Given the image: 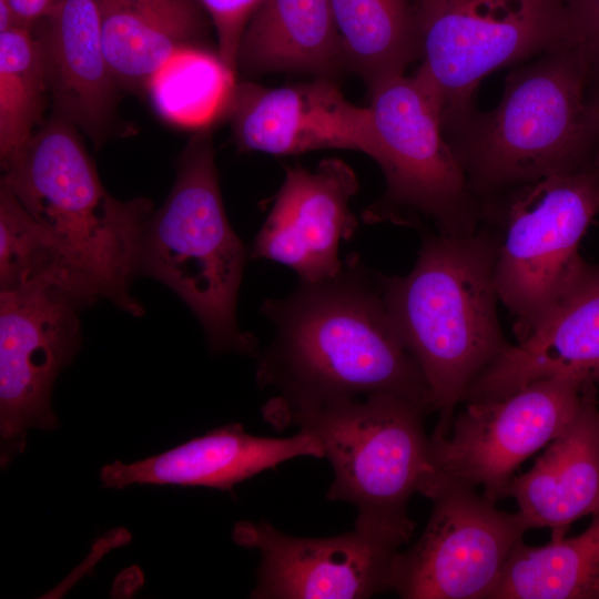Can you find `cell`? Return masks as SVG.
Instances as JSON below:
<instances>
[{
	"instance_id": "cell-28",
	"label": "cell",
	"mask_w": 599,
	"mask_h": 599,
	"mask_svg": "<svg viewBox=\"0 0 599 599\" xmlns=\"http://www.w3.org/2000/svg\"><path fill=\"white\" fill-rule=\"evenodd\" d=\"M579 44L599 75V0H565Z\"/></svg>"
},
{
	"instance_id": "cell-29",
	"label": "cell",
	"mask_w": 599,
	"mask_h": 599,
	"mask_svg": "<svg viewBox=\"0 0 599 599\" xmlns=\"http://www.w3.org/2000/svg\"><path fill=\"white\" fill-rule=\"evenodd\" d=\"M18 28L33 27L50 13L57 0H6Z\"/></svg>"
},
{
	"instance_id": "cell-16",
	"label": "cell",
	"mask_w": 599,
	"mask_h": 599,
	"mask_svg": "<svg viewBox=\"0 0 599 599\" xmlns=\"http://www.w3.org/2000/svg\"><path fill=\"white\" fill-rule=\"evenodd\" d=\"M558 375L599 384V265L582 263L535 329L474 380L463 403L496 400Z\"/></svg>"
},
{
	"instance_id": "cell-19",
	"label": "cell",
	"mask_w": 599,
	"mask_h": 599,
	"mask_svg": "<svg viewBox=\"0 0 599 599\" xmlns=\"http://www.w3.org/2000/svg\"><path fill=\"white\" fill-rule=\"evenodd\" d=\"M511 497L527 529L550 528L566 536L571 524L599 512V406L596 385L585 387L580 407L526 473L514 476Z\"/></svg>"
},
{
	"instance_id": "cell-8",
	"label": "cell",
	"mask_w": 599,
	"mask_h": 599,
	"mask_svg": "<svg viewBox=\"0 0 599 599\" xmlns=\"http://www.w3.org/2000/svg\"><path fill=\"white\" fill-rule=\"evenodd\" d=\"M427 415L406 399L370 395L291 410L271 425H296L318 439L334 474L326 499L353 504L357 520L399 522L435 470Z\"/></svg>"
},
{
	"instance_id": "cell-14",
	"label": "cell",
	"mask_w": 599,
	"mask_h": 599,
	"mask_svg": "<svg viewBox=\"0 0 599 599\" xmlns=\"http://www.w3.org/2000/svg\"><path fill=\"white\" fill-rule=\"evenodd\" d=\"M225 116L242 151L283 156L339 149L378 156L369 106L347 100L333 78L278 88L236 82Z\"/></svg>"
},
{
	"instance_id": "cell-2",
	"label": "cell",
	"mask_w": 599,
	"mask_h": 599,
	"mask_svg": "<svg viewBox=\"0 0 599 599\" xmlns=\"http://www.w3.org/2000/svg\"><path fill=\"white\" fill-rule=\"evenodd\" d=\"M422 232L412 271L379 273V282L389 315L429 386L438 414L432 437L444 438L470 385L510 344L497 313L495 227L481 221L465 235Z\"/></svg>"
},
{
	"instance_id": "cell-25",
	"label": "cell",
	"mask_w": 599,
	"mask_h": 599,
	"mask_svg": "<svg viewBox=\"0 0 599 599\" xmlns=\"http://www.w3.org/2000/svg\"><path fill=\"white\" fill-rule=\"evenodd\" d=\"M54 284L100 300L51 234L0 185V292Z\"/></svg>"
},
{
	"instance_id": "cell-13",
	"label": "cell",
	"mask_w": 599,
	"mask_h": 599,
	"mask_svg": "<svg viewBox=\"0 0 599 599\" xmlns=\"http://www.w3.org/2000/svg\"><path fill=\"white\" fill-rule=\"evenodd\" d=\"M587 384L558 375L496 400L466 403L446 437L430 436L435 469L480 486L481 495L496 504L517 468L572 420Z\"/></svg>"
},
{
	"instance_id": "cell-4",
	"label": "cell",
	"mask_w": 599,
	"mask_h": 599,
	"mask_svg": "<svg viewBox=\"0 0 599 599\" xmlns=\"http://www.w3.org/2000/svg\"><path fill=\"white\" fill-rule=\"evenodd\" d=\"M77 130L54 112L1 169L0 185L51 234L100 298L141 316L144 307L131 288L141 274L153 203L109 194Z\"/></svg>"
},
{
	"instance_id": "cell-26",
	"label": "cell",
	"mask_w": 599,
	"mask_h": 599,
	"mask_svg": "<svg viewBox=\"0 0 599 599\" xmlns=\"http://www.w3.org/2000/svg\"><path fill=\"white\" fill-rule=\"evenodd\" d=\"M49 93L45 61L33 29L0 32V163L8 164L38 130Z\"/></svg>"
},
{
	"instance_id": "cell-7",
	"label": "cell",
	"mask_w": 599,
	"mask_h": 599,
	"mask_svg": "<svg viewBox=\"0 0 599 599\" xmlns=\"http://www.w3.org/2000/svg\"><path fill=\"white\" fill-rule=\"evenodd\" d=\"M420 65L446 130L495 70L579 44L565 0H409Z\"/></svg>"
},
{
	"instance_id": "cell-21",
	"label": "cell",
	"mask_w": 599,
	"mask_h": 599,
	"mask_svg": "<svg viewBox=\"0 0 599 599\" xmlns=\"http://www.w3.org/2000/svg\"><path fill=\"white\" fill-rule=\"evenodd\" d=\"M102 47L119 87L144 91L179 50L202 45L204 10L199 0H94Z\"/></svg>"
},
{
	"instance_id": "cell-10",
	"label": "cell",
	"mask_w": 599,
	"mask_h": 599,
	"mask_svg": "<svg viewBox=\"0 0 599 599\" xmlns=\"http://www.w3.org/2000/svg\"><path fill=\"white\" fill-rule=\"evenodd\" d=\"M419 494L433 510L419 539L397 554L392 591L404 599H489L528 530L522 518L436 469Z\"/></svg>"
},
{
	"instance_id": "cell-15",
	"label": "cell",
	"mask_w": 599,
	"mask_h": 599,
	"mask_svg": "<svg viewBox=\"0 0 599 599\" xmlns=\"http://www.w3.org/2000/svg\"><path fill=\"white\" fill-rule=\"evenodd\" d=\"M358 191L354 170L341 159H324L314 170L300 163L286 165L250 257L285 265L300 281L335 275L343 265L339 245L351 241L358 229L351 210Z\"/></svg>"
},
{
	"instance_id": "cell-3",
	"label": "cell",
	"mask_w": 599,
	"mask_h": 599,
	"mask_svg": "<svg viewBox=\"0 0 599 599\" xmlns=\"http://www.w3.org/2000/svg\"><path fill=\"white\" fill-rule=\"evenodd\" d=\"M444 133L483 204L599 159V78L580 44L541 54L509 71L495 109Z\"/></svg>"
},
{
	"instance_id": "cell-6",
	"label": "cell",
	"mask_w": 599,
	"mask_h": 599,
	"mask_svg": "<svg viewBox=\"0 0 599 599\" xmlns=\"http://www.w3.org/2000/svg\"><path fill=\"white\" fill-rule=\"evenodd\" d=\"M599 213V159L524 184L483 203L498 233L495 286L526 338L585 262L579 243Z\"/></svg>"
},
{
	"instance_id": "cell-24",
	"label": "cell",
	"mask_w": 599,
	"mask_h": 599,
	"mask_svg": "<svg viewBox=\"0 0 599 599\" xmlns=\"http://www.w3.org/2000/svg\"><path fill=\"white\" fill-rule=\"evenodd\" d=\"M235 73L217 52L190 45L175 52L153 74L144 92L163 120L199 131L226 115Z\"/></svg>"
},
{
	"instance_id": "cell-22",
	"label": "cell",
	"mask_w": 599,
	"mask_h": 599,
	"mask_svg": "<svg viewBox=\"0 0 599 599\" xmlns=\"http://www.w3.org/2000/svg\"><path fill=\"white\" fill-rule=\"evenodd\" d=\"M489 599H599V512L577 536L521 540Z\"/></svg>"
},
{
	"instance_id": "cell-5",
	"label": "cell",
	"mask_w": 599,
	"mask_h": 599,
	"mask_svg": "<svg viewBox=\"0 0 599 599\" xmlns=\"http://www.w3.org/2000/svg\"><path fill=\"white\" fill-rule=\"evenodd\" d=\"M210 129L196 131L179 158L173 187L146 225L140 273L187 305L212 354L257 356L256 337L236 317L250 255L223 205Z\"/></svg>"
},
{
	"instance_id": "cell-1",
	"label": "cell",
	"mask_w": 599,
	"mask_h": 599,
	"mask_svg": "<svg viewBox=\"0 0 599 599\" xmlns=\"http://www.w3.org/2000/svg\"><path fill=\"white\" fill-rule=\"evenodd\" d=\"M274 327L258 353L256 382L277 392L262 408L270 424L301 408L370 395H392L434 412L429 386L387 309L379 272L356 253L333 276L300 281L267 298Z\"/></svg>"
},
{
	"instance_id": "cell-12",
	"label": "cell",
	"mask_w": 599,
	"mask_h": 599,
	"mask_svg": "<svg viewBox=\"0 0 599 599\" xmlns=\"http://www.w3.org/2000/svg\"><path fill=\"white\" fill-rule=\"evenodd\" d=\"M410 519H355L352 531L323 538L284 534L266 520L235 524V544L257 549L261 562L254 599H364L392 591L400 547L414 532Z\"/></svg>"
},
{
	"instance_id": "cell-17",
	"label": "cell",
	"mask_w": 599,
	"mask_h": 599,
	"mask_svg": "<svg viewBox=\"0 0 599 599\" xmlns=\"http://www.w3.org/2000/svg\"><path fill=\"white\" fill-rule=\"evenodd\" d=\"M324 457L318 439L306 432L285 438L248 434L229 424L194 437L146 459L102 467L104 487L122 489L133 484L203 486L230 490L234 485L290 459Z\"/></svg>"
},
{
	"instance_id": "cell-27",
	"label": "cell",
	"mask_w": 599,
	"mask_h": 599,
	"mask_svg": "<svg viewBox=\"0 0 599 599\" xmlns=\"http://www.w3.org/2000/svg\"><path fill=\"white\" fill-rule=\"evenodd\" d=\"M210 16L217 39V54L236 72V55L244 29L262 0H199Z\"/></svg>"
},
{
	"instance_id": "cell-11",
	"label": "cell",
	"mask_w": 599,
	"mask_h": 599,
	"mask_svg": "<svg viewBox=\"0 0 599 599\" xmlns=\"http://www.w3.org/2000/svg\"><path fill=\"white\" fill-rule=\"evenodd\" d=\"M95 302L54 284L0 292L2 468L23 453L29 428L59 426L51 408L52 387L81 347V311Z\"/></svg>"
},
{
	"instance_id": "cell-20",
	"label": "cell",
	"mask_w": 599,
	"mask_h": 599,
	"mask_svg": "<svg viewBox=\"0 0 599 599\" xmlns=\"http://www.w3.org/2000/svg\"><path fill=\"white\" fill-rule=\"evenodd\" d=\"M347 69L331 0H262L242 34L236 71L333 78Z\"/></svg>"
},
{
	"instance_id": "cell-18",
	"label": "cell",
	"mask_w": 599,
	"mask_h": 599,
	"mask_svg": "<svg viewBox=\"0 0 599 599\" xmlns=\"http://www.w3.org/2000/svg\"><path fill=\"white\" fill-rule=\"evenodd\" d=\"M34 27L55 113L100 145L114 119L119 87L104 55L94 0H57Z\"/></svg>"
},
{
	"instance_id": "cell-23",
	"label": "cell",
	"mask_w": 599,
	"mask_h": 599,
	"mask_svg": "<svg viewBox=\"0 0 599 599\" xmlns=\"http://www.w3.org/2000/svg\"><path fill=\"white\" fill-rule=\"evenodd\" d=\"M331 1L347 69L367 88L419 60L409 0Z\"/></svg>"
},
{
	"instance_id": "cell-9",
	"label": "cell",
	"mask_w": 599,
	"mask_h": 599,
	"mask_svg": "<svg viewBox=\"0 0 599 599\" xmlns=\"http://www.w3.org/2000/svg\"><path fill=\"white\" fill-rule=\"evenodd\" d=\"M378 141L375 161L385 192L363 212L365 223L423 227L447 235L475 232L483 204L445 136L439 103L415 74L384 79L368 88Z\"/></svg>"
}]
</instances>
